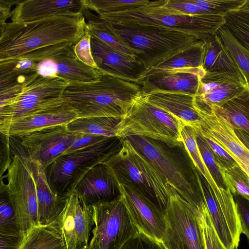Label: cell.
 I'll use <instances>...</instances> for the list:
<instances>
[{
  "label": "cell",
  "instance_id": "obj_23",
  "mask_svg": "<svg viewBox=\"0 0 249 249\" xmlns=\"http://www.w3.org/2000/svg\"><path fill=\"white\" fill-rule=\"evenodd\" d=\"M203 123L198 129L221 146L234 160L241 159L249 150L237 137L231 123L212 111H198Z\"/></svg>",
  "mask_w": 249,
  "mask_h": 249
},
{
  "label": "cell",
  "instance_id": "obj_6",
  "mask_svg": "<svg viewBox=\"0 0 249 249\" xmlns=\"http://www.w3.org/2000/svg\"><path fill=\"white\" fill-rule=\"evenodd\" d=\"M104 163L119 183L134 187L166 216L174 189L127 139L120 151Z\"/></svg>",
  "mask_w": 249,
  "mask_h": 249
},
{
  "label": "cell",
  "instance_id": "obj_10",
  "mask_svg": "<svg viewBox=\"0 0 249 249\" xmlns=\"http://www.w3.org/2000/svg\"><path fill=\"white\" fill-rule=\"evenodd\" d=\"M75 44L66 42L47 46L22 56L37 63V73L45 77H58L69 83L95 81L102 74L80 61L73 51Z\"/></svg>",
  "mask_w": 249,
  "mask_h": 249
},
{
  "label": "cell",
  "instance_id": "obj_27",
  "mask_svg": "<svg viewBox=\"0 0 249 249\" xmlns=\"http://www.w3.org/2000/svg\"><path fill=\"white\" fill-rule=\"evenodd\" d=\"M212 111L228 120L234 129L244 131L249 135V86L239 93L221 105L212 106L208 111Z\"/></svg>",
  "mask_w": 249,
  "mask_h": 249
},
{
  "label": "cell",
  "instance_id": "obj_17",
  "mask_svg": "<svg viewBox=\"0 0 249 249\" xmlns=\"http://www.w3.org/2000/svg\"><path fill=\"white\" fill-rule=\"evenodd\" d=\"M10 137L12 155L17 156L21 160L34 178L39 225L48 226L63 210L66 197L59 196L52 190L48 182L45 170L40 164L30 158L18 138Z\"/></svg>",
  "mask_w": 249,
  "mask_h": 249
},
{
  "label": "cell",
  "instance_id": "obj_50",
  "mask_svg": "<svg viewBox=\"0 0 249 249\" xmlns=\"http://www.w3.org/2000/svg\"><path fill=\"white\" fill-rule=\"evenodd\" d=\"M22 0H0V26L6 23L7 19L11 17V7L17 5Z\"/></svg>",
  "mask_w": 249,
  "mask_h": 249
},
{
  "label": "cell",
  "instance_id": "obj_7",
  "mask_svg": "<svg viewBox=\"0 0 249 249\" xmlns=\"http://www.w3.org/2000/svg\"><path fill=\"white\" fill-rule=\"evenodd\" d=\"M123 142V139L117 136L107 137L94 145L59 157L45 170L52 190L63 197L71 195L92 168L104 163L120 151Z\"/></svg>",
  "mask_w": 249,
  "mask_h": 249
},
{
  "label": "cell",
  "instance_id": "obj_13",
  "mask_svg": "<svg viewBox=\"0 0 249 249\" xmlns=\"http://www.w3.org/2000/svg\"><path fill=\"white\" fill-rule=\"evenodd\" d=\"M7 173L0 178L7 180V189L24 234L39 225L38 203L34 178L21 160L13 155Z\"/></svg>",
  "mask_w": 249,
  "mask_h": 249
},
{
  "label": "cell",
  "instance_id": "obj_40",
  "mask_svg": "<svg viewBox=\"0 0 249 249\" xmlns=\"http://www.w3.org/2000/svg\"><path fill=\"white\" fill-rule=\"evenodd\" d=\"M200 9L211 15L226 17L240 10L247 0H192Z\"/></svg>",
  "mask_w": 249,
  "mask_h": 249
},
{
  "label": "cell",
  "instance_id": "obj_38",
  "mask_svg": "<svg viewBox=\"0 0 249 249\" xmlns=\"http://www.w3.org/2000/svg\"><path fill=\"white\" fill-rule=\"evenodd\" d=\"M148 0H83L85 7L98 14L116 13L147 4Z\"/></svg>",
  "mask_w": 249,
  "mask_h": 249
},
{
  "label": "cell",
  "instance_id": "obj_29",
  "mask_svg": "<svg viewBox=\"0 0 249 249\" xmlns=\"http://www.w3.org/2000/svg\"><path fill=\"white\" fill-rule=\"evenodd\" d=\"M37 63L24 56L0 60V89L26 83L37 73Z\"/></svg>",
  "mask_w": 249,
  "mask_h": 249
},
{
  "label": "cell",
  "instance_id": "obj_46",
  "mask_svg": "<svg viewBox=\"0 0 249 249\" xmlns=\"http://www.w3.org/2000/svg\"><path fill=\"white\" fill-rule=\"evenodd\" d=\"M203 137L216 159L219 169L238 165L235 160L218 144L205 133L196 129Z\"/></svg>",
  "mask_w": 249,
  "mask_h": 249
},
{
  "label": "cell",
  "instance_id": "obj_12",
  "mask_svg": "<svg viewBox=\"0 0 249 249\" xmlns=\"http://www.w3.org/2000/svg\"><path fill=\"white\" fill-rule=\"evenodd\" d=\"M93 207L92 249H121L139 232L122 198Z\"/></svg>",
  "mask_w": 249,
  "mask_h": 249
},
{
  "label": "cell",
  "instance_id": "obj_34",
  "mask_svg": "<svg viewBox=\"0 0 249 249\" xmlns=\"http://www.w3.org/2000/svg\"><path fill=\"white\" fill-rule=\"evenodd\" d=\"M0 235L22 237L21 231L13 202L6 184L0 178Z\"/></svg>",
  "mask_w": 249,
  "mask_h": 249
},
{
  "label": "cell",
  "instance_id": "obj_24",
  "mask_svg": "<svg viewBox=\"0 0 249 249\" xmlns=\"http://www.w3.org/2000/svg\"><path fill=\"white\" fill-rule=\"evenodd\" d=\"M142 96L151 104L178 118L185 125L197 129L203 123L202 119L195 108L194 95L158 91L142 93Z\"/></svg>",
  "mask_w": 249,
  "mask_h": 249
},
{
  "label": "cell",
  "instance_id": "obj_52",
  "mask_svg": "<svg viewBox=\"0 0 249 249\" xmlns=\"http://www.w3.org/2000/svg\"><path fill=\"white\" fill-rule=\"evenodd\" d=\"M235 132L242 143L249 150V135L244 131L235 129Z\"/></svg>",
  "mask_w": 249,
  "mask_h": 249
},
{
  "label": "cell",
  "instance_id": "obj_25",
  "mask_svg": "<svg viewBox=\"0 0 249 249\" xmlns=\"http://www.w3.org/2000/svg\"><path fill=\"white\" fill-rule=\"evenodd\" d=\"M83 0H22L12 10V22H27L66 12H83Z\"/></svg>",
  "mask_w": 249,
  "mask_h": 249
},
{
  "label": "cell",
  "instance_id": "obj_42",
  "mask_svg": "<svg viewBox=\"0 0 249 249\" xmlns=\"http://www.w3.org/2000/svg\"><path fill=\"white\" fill-rule=\"evenodd\" d=\"M160 6L170 13L177 14L193 16L211 15L200 9L192 0H165V3Z\"/></svg>",
  "mask_w": 249,
  "mask_h": 249
},
{
  "label": "cell",
  "instance_id": "obj_32",
  "mask_svg": "<svg viewBox=\"0 0 249 249\" xmlns=\"http://www.w3.org/2000/svg\"><path fill=\"white\" fill-rule=\"evenodd\" d=\"M121 120L109 117L78 118L66 126L68 130L72 133L111 137L116 136L118 125Z\"/></svg>",
  "mask_w": 249,
  "mask_h": 249
},
{
  "label": "cell",
  "instance_id": "obj_28",
  "mask_svg": "<svg viewBox=\"0 0 249 249\" xmlns=\"http://www.w3.org/2000/svg\"><path fill=\"white\" fill-rule=\"evenodd\" d=\"M205 45L206 41L199 40L147 71L144 76L160 72L203 68Z\"/></svg>",
  "mask_w": 249,
  "mask_h": 249
},
{
  "label": "cell",
  "instance_id": "obj_20",
  "mask_svg": "<svg viewBox=\"0 0 249 249\" xmlns=\"http://www.w3.org/2000/svg\"><path fill=\"white\" fill-rule=\"evenodd\" d=\"M74 191L88 207L113 202L122 197L119 184L105 163L92 168L78 183Z\"/></svg>",
  "mask_w": 249,
  "mask_h": 249
},
{
  "label": "cell",
  "instance_id": "obj_19",
  "mask_svg": "<svg viewBox=\"0 0 249 249\" xmlns=\"http://www.w3.org/2000/svg\"><path fill=\"white\" fill-rule=\"evenodd\" d=\"M119 184L122 200L139 231L161 241L166 227V216L134 187Z\"/></svg>",
  "mask_w": 249,
  "mask_h": 249
},
{
  "label": "cell",
  "instance_id": "obj_11",
  "mask_svg": "<svg viewBox=\"0 0 249 249\" xmlns=\"http://www.w3.org/2000/svg\"><path fill=\"white\" fill-rule=\"evenodd\" d=\"M161 242L167 249H206L200 215L174 189Z\"/></svg>",
  "mask_w": 249,
  "mask_h": 249
},
{
  "label": "cell",
  "instance_id": "obj_51",
  "mask_svg": "<svg viewBox=\"0 0 249 249\" xmlns=\"http://www.w3.org/2000/svg\"><path fill=\"white\" fill-rule=\"evenodd\" d=\"M23 237L0 235V249H18Z\"/></svg>",
  "mask_w": 249,
  "mask_h": 249
},
{
  "label": "cell",
  "instance_id": "obj_2",
  "mask_svg": "<svg viewBox=\"0 0 249 249\" xmlns=\"http://www.w3.org/2000/svg\"><path fill=\"white\" fill-rule=\"evenodd\" d=\"M141 95L138 83L102 73L95 81L69 83L62 98L78 118L123 119Z\"/></svg>",
  "mask_w": 249,
  "mask_h": 249
},
{
  "label": "cell",
  "instance_id": "obj_31",
  "mask_svg": "<svg viewBox=\"0 0 249 249\" xmlns=\"http://www.w3.org/2000/svg\"><path fill=\"white\" fill-rule=\"evenodd\" d=\"M181 135L184 144L196 168L210 185L215 198L220 199L226 196L230 190L218 186L204 162L196 142L195 129L190 126L183 125Z\"/></svg>",
  "mask_w": 249,
  "mask_h": 249
},
{
  "label": "cell",
  "instance_id": "obj_4",
  "mask_svg": "<svg viewBox=\"0 0 249 249\" xmlns=\"http://www.w3.org/2000/svg\"><path fill=\"white\" fill-rule=\"evenodd\" d=\"M165 0L149 1L146 5L125 11L98 15L100 19L120 24L150 25L195 36L207 41L225 25V17L213 15H187L170 13L160 6Z\"/></svg>",
  "mask_w": 249,
  "mask_h": 249
},
{
  "label": "cell",
  "instance_id": "obj_44",
  "mask_svg": "<svg viewBox=\"0 0 249 249\" xmlns=\"http://www.w3.org/2000/svg\"><path fill=\"white\" fill-rule=\"evenodd\" d=\"M206 249H227L217 235L211 222L207 208L200 215Z\"/></svg>",
  "mask_w": 249,
  "mask_h": 249
},
{
  "label": "cell",
  "instance_id": "obj_30",
  "mask_svg": "<svg viewBox=\"0 0 249 249\" xmlns=\"http://www.w3.org/2000/svg\"><path fill=\"white\" fill-rule=\"evenodd\" d=\"M83 13L88 22L87 31L89 34L110 47L127 54L138 58L136 52L127 46L113 31L108 21L102 20L95 16L84 7Z\"/></svg>",
  "mask_w": 249,
  "mask_h": 249
},
{
  "label": "cell",
  "instance_id": "obj_43",
  "mask_svg": "<svg viewBox=\"0 0 249 249\" xmlns=\"http://www.w3.org/2000/svg\"><path fill=\"white\" fill-rule=\"evenodd\" d=\"M121 249H167L161 241L139 231L129 239Z\"/></svg>",
  "mask_w": 249,
  "mask_h": 249
},
{
  "label": "cell",
  "instance_id": "obj_16",
  "mask_svg": "<svg viewBox=\"0 0 249 249\" xmlns=\"http://www.w3.org/2000/svg\"><path fill=\"white\" fill-rule=\"evenodd\" d=\"M66 125L46 127L17 138L30 158L45 170L66 153L81 134L69 132Z\"/></svg>",
  "mask_w": 249,
  "mask_h": 249
},
{
  "label": "cell",
  "instance_id": "obj_36",
  "mask_svg": "<svg viewBox=\"0 0 249 249\" xmlns=\"http://www.w3.org/2000/svg\"><path fill=\"white\" fill-rule=\"evenodd\" d=\"M234 60L247 84L249 86V50L232 35L227 26H222L217 32Z\"/></svg>",
  "mask_w": 249,
  "mask_h": 249
},
{
  "label": "cell",
  "instance_id": "obj_55",
  "mask_svg": "<svg viewBox=\"0 0 249 249\" xmlns=\"http://www.w3.org/2000/svg\"><path fill=\"white\" fill-rule=\"evenodd\" d=\"M83 249H92V241L91 240H90L89 245Z\"/></svg>",
  "mask_w": 249,
  "mask_h": 249
},
{
  "label": "cell",
  "instance_id": "obj_15",
  "mask_svg": "<svg viewBox=\"0 0 249 249\" xmlns=\"http://www.w3.org/2000/svg\"><path fill=\"white\" fill-rule=\"evenodd\" d=\"M197 178L217 235L227 249H237L242 233L233 196L217 200L210 185L197 170Z\"/></svg>",
  "mask_w": 249,
  "mask_h": 249
},
{
  "label": "cell",
  "instance_id": "obj_21",
  "mask_svg": "<svg viewBox=\"0 0 249 249\" xmlns=\"http://www.w3.org/2000/svg\"><path fill=\"white\" fill-rule=\"evenodd\" d=\"M78 118L62 99L33 114L12 121L0 132L9 137H18L46 127L67 125Z\"/></svg>",
  "mask_w": 249,
  "mask_h": 249
},
{
  "label": "cell",
  "instance_id": "obj_8",
  "mask_svg": "<svg viewBox=\"0 0 249 249\" xmlns=\"http://www.w3.org/2000/svg\"><path fill=\"white\" fill-rule=\"evenodd\" d=\"M185 125L178 118L139 97L118 125L116 136L148 137L171 146L184 144L181 129Z\"/></svg>",
  "mask_w": 249,
  "mask_h": 249
},
{
  "label": "cell",
  "instance_id": "obj_49",
  "mask_svg": "<svg viewBox=\"0 0 249 249\" xmlns=\"http://www.w3.org/2000/svg\"><path fill=\"white\" fill-rule=\"evenodd\" d=\"M107 138V137L101 135L81 133L66 153H71L91 146L105 140Z\"/></svg>",
  "mask_w": 249,
  "mask_h": 249
},
{
  "label": "cell",
  "instance_id": "obj_3",
  "mask_svg": "<svg viewBox=\"0 0 249 249\" xmlns=\"http://www.w3.org/2000/svg\"><path fill=\"white\" fill-rule=\"evenodd\" d=\"M125 139L199 214L203 213L207 207L197 181V169L184 144L171 146L140 136Z\"/></svg>",
  "mask_w": 249,
  "mask_h": 249
},
{
  "label": "cell",
  "instance_id": "obj_41",
  "mask_svg": "<svg viewBox=\"0 0 249 249\" xmlns=\"http://www.w3.org/2000/svg\"><path fill=\"white\" fill-rule=\"evenodd\" d=\"M195 130L196 142L205 164L218 186L226 188L214 154L203 137Z\"/></svg>",
  "mask_w": 249,
  "mask_h": 249
},
{
  "label": "cell",
  "instance_id": "obj_47",
  "mask_svg": "<svg viewBox=\"0 0 249 249\" xmlns=\"http://www.w3.org/2000/svg\"><path fill=\"white\" fill-rule=\"evenodd\" d=\"M236 204L241 233L249 241V201L240 196H233Z\"/></svg>",
  "mask_w": 249,
  "mask_h": 249
},
{
  "label": "cell",
  "instance_id": "obj_53",
  "mask_svg": "<svg viewBox=\"0 0 249 249\" xmlns=\"http://www.w3.org/2000/svg\"><path fill=\"white\" fill-rule=\"evenodd\" d=\"M235 160L249 177V154L241 159H236Z\"/></svg>",
  "mask_w": 249,
  "mask_h": 249
},
{
  "label": "cell",
  "instance_id": "obj_18",
  "mask_svg": "<svg viewBox=\"0 0 249 249\" xmlns=\"http://www.w3.org/2000/svg\"><path fill=\"white\" fill-rule=\"evenodd\" d=\"M90 43L94 60L102 73L137 83L147 71L137 57L118 51L92 36Z\"/></svg>",
  "mask_w": 249,
  "mask_h": 249
},
{
  "label": "cell",
  "instance_id": "obj_22",
  "mask_svg": "<svg viewBox=\"0 0 249 249\" xmlns=\"http://www.w3.org/2000/svg\"><path fill=\"white\" fill-rule=\"evenodd\" d=\"M205 73L203 68L160 72L145 76L137 83L142 93L159 91L196 95Z\"/></svg>",
  "mask_w": 249,
  "mask_h": 249
},
{
  "label": "cell",
  "instance_id": "obj_45",
  "mask_svg": "<svg viewBox=\"0 0 249 249\" xmlns=\"http://www.w3.org/2000/svg\"><path fill=\"white\" fill-rule=\"evenodd\" d=\"M90 39L91 36L86 30L84 35L73 46V51L80 61L91 68L97 69L92 54Z\"/></svg>",
  "mask_w": 249,
  "mask_h": 249
},
{
  "label": "cell",
  "instance_id": "obj_5",
  "mask_svg": "<svg viewBox=\"0 0 249 249\" xmlns=\"http://www.w3.org/2000/svg\"><path fill=\"white\" fill-rule=\"evenodd\" d=\"M116 34L138 53L147 71L198 41L197 37L162 27L109 22Z\"/></svg>",
  "mask_w": 249,
  "mask_h": 249
},
{
  "label": "cell",
  "instance_id": "obj_54",
  "mask_svg": "<svg viewBox=\"0 0 249 249\" xmlns=\"http://www.w3.org/2000/svg\"><path fill=\"white\" fill-rule=\"evenodd\" d=\"M239 11L249 14V0H247L245 4L241 8Z\"/></svg>",
  "mask_w": 249,
  "mask_h": 249
},
{
  "label": "cell",
  "instance_id": "obj_37",
  "mask_svg": "<svg viewBox=\"0 0 249 249\" xmlns=\"http://www.w3.org/2000/svg\"><path fill=\"white\" fill-rule=\"evenodd\" d=\"M226 189L249 201V177L239 165L219 168Z\"/></svg>",
  "mask_w": 249,
  "mask_h": 249
},
{
  "label": "cell",
  "instance_id": "obj_14",
  "mask_svg": "<svg viewBox=\"0 0 249 249\" xmlns=\"http://www.w3.org/2000/svg\"><path fill=\"white\" fill-rule=\"evenodd\" d=\"M93 225V207L83 204L73 191L66 197L63 210L48 226L59 235L66 249H83L89 244Z\"/></svg>",
  "mask_w": 249,
  "mask_h": 249
},
{
  "label": "cell",
  "instance_id": "obj_1",
  "mask_svg": "<svg viewBox=\"0 0 249 249\" xmlns=\"http://www.w3.org/2000/svg\"><path fill=\"white\" fill-rule=\"evenodd\" d=\"M86 30L82 12L69 11L30 21L6 22L0 26V60L56 44H76Z\"/></svg>",
  "mask_w": 249,
  "mask_h": 249
},
{
  "label": "cell",
  "instance_id": "obj_48",
  "mask_svg": "<svg viewBox=\"0 0 249 249\" xmlns=\"http://www.w3.org/2000/svg\"><path fill=\"white\" fill-rule=\"evenodd\" d=\"M9 136L0 132V177L1 178L9 168L13 160Z\"/></svg>",
  "mask_w": 249,
  "mask_h": 249
},
{
  "label": "cell",
  "instance_id": "obj_33",
  "mask_svg": "<svg viewBox=\"0 0 249 249\" xmlns=\"http://www.w3.org/2000/svg\"><path fill=\"white\" fill-rule=\"evenodd\" d=\"M18 249H66L60 237L48 226L32 228L24 234Z\"/></svg>",
  "mask_w": 249,
  "mask_h": 249
},
{
  "label": "cell",
  "instance_id": "obj_9",
  "mask_svg": "<svg viewBox=\"0 0 249 249\" xmlns=\"http://www.w3.org/2000/svg\"><path fill=\"white\" fill-rule=\"evenodd\" d=\"M69 83L35 74L13 98L0 106V130L12 121L33 114L61 100Z\"/></svg>",
  "mask_w": 249,
  "mask_h": 249
},
{
  "label": "cell",
  "instance_id": "obj_35",
  "mask_svg": "<svg viewBox=\"0 0 249 249\" xmlns=\"http://www.w3.org/2000/svg\"><path fill=\"white\" fill-rule=\"evenodd\" d=\"M247 83L228 85L221 88L194 95V105L196 111H206L213 106H219L241 92Z\"/></svg>",
  "mask_w": 249,
  "mask_h": 249
},
{
  "label": "cell",
  "instance_id": "obj_39",
  "mask_svg": "<svg viewBox=\"0 0 249 249\" xmlns=\"http://www.w3.org/2000/svg\"><path fill=\"white\" fill-rule=\"evenodd\" d=\"M225 25L235 38L249 50V14L237 11L227 15Z\"/></svg>",
  "mask_w": 249,
  "mask_h": 249
},
{
  "label": "cell",
  "instance_id": "obj_26",
  "mask_svg": "<svg viewBox=\"0 0 249 249\" xmlns=\"http://www.w3.org/2000/svg\"><path fill=\"white\" fill-rule=\"evenodd\" d=\"M202 67L207 72L232 73L244 78L217 33L206 41Z\"/></svg>",
  "mask_w": 249,
  "mask_h": 249
}]
</instances>
